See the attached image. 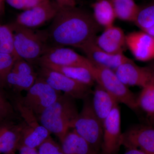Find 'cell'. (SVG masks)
Wrapping results in <instances>:
<instances>
[{"label": "cell", "mask_w": 154, "mask_h": 154, "mask_svg": "<svg viewBox=\"0 0 154 154\" xmlns=\"http://www.w3.org/2000/svg\"><path fill=\"white\" fill-rule=\"evenodd\" d=\"M48 36L57 46L80 48L96 38L100 26L93 14L74 7L60 8L53 19Z\"/></svg>", "instance_id": "6da1fadb"}, {"label": "cell", "mask_w": 154, "mask_h": 154, "mask_svg": "<svg viewBox=\"0 0 154 154\" xmlns=\"http://www.w3.org/2000/svg\"><path fill=\"white\" fill-rule=\"evenodd\" d=\"M75 99L68 94H61L52 105L38 116L39 123L62 141L72 128L79 113Z\"/></svg>", "instance_id": "7a4b0ae2"}, {"label": "cell", "mask_w": 154, "mask_h": 154, "mask_svg": "<svg viewBox=\"0 0 154 154\" xmlns=\"http://www.w3.org/2000/svg\"><path fill=\"white\" fill-rule=\"evenodd\" d=\"M14 37V48L17 58L32 63L38 61L47 48H45V36L32 29L11 24Z\"/></svg>", "instance_id": "3957f363"}, {"label": "cell", "mask_w": 154, "mask_h": 154, "mask_svg": "<svg viewBox=\"0 0 154 154\" xmlns=\"http://www.w3.org/2000/svg\"><path fill=\"white\" fill-rule=\"evenodd\" d=\"M13 99L12 104L25 123L19 147L24 146L38 149L50 136L51 133L38 122L33 111L23 103L21 95L16 94Z\"/></svg>", "instance_id": "277c9868"}, {"label": "cell", "mask_w": 154, "mask_h": 154, "mask_svg": "<svg viewBox=\"0 0 154 154\" xmlns=\"http://www.w3.org/2000/svg\"><path fill=\"white\" fill-rule=\"evenodd\" d=\"M82 108L73 123L72 128L99 152L102 146L103 124L94 113L90 96L83 99Z\"/></svg>", "instance_id": "5b68a950"}, {"label": "cell", "mask_w": 154, "mask_h": 154, "mask_svg": "<svg viewBox=\"0 0 154 154\" xmlns=\"http://www.w3.org/2000/svg\"><path fill=\"white\" fill-rule=\"evenodd\" d=\"M94 65L92 74L96 82L112 95L118 103L124 104L131 110H137V96L119 79L114 71Z\"/></svg>", "instance_id": "8992f818"}, {"label": "cell", "mask_w": 154, "mask_h": 154, "mask_svg": "<svg viewBox=\"0 0 154 154\" xmlns=\"http://www.w3.org/2000/svg\"><path fill=\"white\" fill-rule=\"evenodd\" d=\"M27 92L26 96H22V101L37 117L55 102L62 94L60 91L54 89L38 76L33 85Z\"/></svg>", "instance_id": "52a82bcc"}, {"label": "cell", "mask_w": 154, "mask_h": 154, "mask_svg": "<svg viewBox=\"0 0 154 154\" xmlns=\"http://www.w3.org/2000/svg\"><path fill=\"white\" fill-rule=\"evenodd\" d=\"M38 76L57 91L63 92L76 99L83 100L90 96L91 87L79 82L59 72L41 66Z\"/></svg>", "instance_id": "ba28073f"}, {"label": "cell", "mask_w": 154, "mask_h": 154, "mask_svg": "<svg viewBox=\"0 0 154 154\" xmlns=\"http://www.w3.org/2000/svg\"><path fill=\"white\" fill-rule=\"evenodd\" d=\"M38 62L40 66L82 67L88 69L91 73L94 66L86 57L80 55L73 50L60 46L47 48Z\"/></svg>", "instance_id": "9c48e42d"}, {"label": "cell", "mask_w": 154, "mask_h": 154, "mask_svg": "<svg viewBox=\"0 0 154 154\" xmlns=\"http://www.w3.org/2000/svg\"><path fill=\"white\" fill-rule=\"evenodd\" d=\"M121 113L116 105L103 123L102 154H115L122 146Z\"/></svg>", "instance_id": "30bf717a"}, {"label": "cell", "mask_w": 154, "mask_h": 154, "mask_svg": "<svg viewBox=\"0 0 154 154\" xmlns=\"http://www.w3.org/2000/svg\"><path fill=\"white\" fill-rule=\"evenodd\" d=\"M59 8L56 3L45 0L32 8L23 11L18 15L14 23L30 29L38 28L52 20Z\"/></svg>", "instance_id": "8fae6325"}, {"label": "cell", "mask_w": 154, "mask_h": 154, "mask_svg": "<svg viewBox=\"0 0 154 154\" xmlns=\"http://www.w3.org/2000/svg\"><path fill=\"white\" fill-rule=\"evenodd\" d=\"M122 146L128 149H138L148 154H154V126L130 128L122 133Z\"/></svg>", "instance_id": "7c38bea8"}, {"label": "cell", "mask_w": 154, "mask_h": 154, "mask_svg": "<svg viewBox=\"0 0 154 154\" xmlns=\"http://www.w3.org/2000/svg\"><path fill=\"white\" fill-rule=\"evenodd\" d=\"M96 38L88 42L80 48L85 54L86 57L94 64L114 70L122 64L131 60L123 53L111 54L103 50L96 44Z\"/></svg>", "instance_id": "4fadbf2b"}, {"label": "cell", "mask_w": 154, "mask_h": 154, "mask_svg": "<svg viewBox=\"0 0 154 154\" xmlns=\"http://www.w3.org/2000/svg\"><path fill=\"white\" fill-rule=\"evenodd\" d=\"M25 123L15 117L0 122V154H8L18 149Z\"/></svg>", "instance_id": "5bb4252c"}, {"label": "cell", "mask_w": 154, "mask_h": 154, "mask_svg": "<svg viewBox=\"0 0 154 154\" xmlns=\"http://www.w3.org/2000/svg\"><path fill=\"white\" fill-rule=\"evenodd\" d=\"M113 71L119 79L127 87L143 88L153 83L148 67L138 66L132 60L122 64Z\"/></svg>", "instance_id": "9a60e30c"}, {"label": "cell", "mask_w": 154, "mask_h": 154, "mask_svg": "<svg viewBox=\"0 0 154 154\" xmlns=\"http://www.w3.org/2000/svg\"><path fill=\"white\" fill-rule=\"evenodd\" d=\"M126 45L137 60H154V38L144 31H134L126 35Z\"/></svg>", "instance_id": "2e32d148"}, {"label": "cell", "mask_w": 154, "mask_h": 154, "mask_svg": "<svg viewBox=\"0 0 154 154\" xmlns=\"http://www.w3.org/2000/svg\"><path fill=\"white\" fill-rule=\"evenodd\" d=\"M95 41L100 48L111 54L123 53L126 46L124 31L114 25L105 28L102 34L96 37Z\"/></svg>", "instance_id": "e0dca14e"}, {"label": "cell", "mask_w": 154, "mask_h": 154, "mask_svg": "<svg viewBox=\"0 0 154 154\" xmlns=\"http://www.w3.org/2000/svg\"><path fill=\"white\" fill-rule=\"evenodd\" d=\"M92 106L94 113L103 124L118 102L112 95L98 84L92 92Z\"/></svg>", "instance_id": "ac0fdd59"}, {"label": "cell", "mask_w": 154, "mask_h": 154, "mask_svg": "<svg viewBox=\"0 0 154 154\" xmlns=\"http://www.w3.org/2000/svg\"><path fill=\"white\" fill-rule=\"evenodd\" d=\"M61 143L64 154H96L98 153L74 129L71 131H69Z\"/></svg>", "instance_id": "d6986e66"}, {"label": "cell", "mask_w": 154, "mask_h": 154, "mask_svg": "<svg viewBox=\"0 0 154 154\" xmlns=\"http://www.w3.org/2000/svg\"><path fill=\"white\" fill-rule=\"evenodd\" d=\"M41 66L59 72L66 76L85 85L92 86L96 81L91 72L88 69L82 67L61 66L46 65Z\"/></svg>", "instance_id": "ffe728a7"}, {"label": "cell", "mask_w": 154, "mask_h": 154, "mask_svg": "<svg viewBox=\"0 0 154 154\" xmlns=\"http://www.w3.org/2000/svg\"><path fill=\"white\" fill-rule=\"evenodd\" d=\"M92 6L93 17L98 25L105 28L113 25L116 17L109 0H97Z\"/></svg>", "instance_id": "44dd1931"}, {"label": "cell", "mask_w": 154, "mask_h": 154, "mask_svg": "<svg viewBox=\"0 0 154 154\" xmlns=\"http://www.w3.org/2000/svg\"><path fill=\"white\" fill-rule=\"evenodd\" d=\"M113 6L116 18L125 22H134L140 7L134 0H109Z\"/></svg>", "instance_id": "7402d4cb"}, {"label": "cell", "mask_w": 154, "mask_h": 154, "mask_svg": "<svg viewBox=\"0 0 154 154\" xmlns=\"http://www.w3.org/2000/svg\"><path fill=\"white\" fill-rule=\"evenodd\" d=\"M38 74L27 75L11 72L7 75L6 85L11 86L16 91H27L35 83Z\"/></svg>", "instance_id": "603a6c76"}, {"label": "cell", "mask_w": 154, "mask_h": 154, "mask_svg": "<svg viewBox=\"0 0 154 154\" xmlns=\"http://www.w3.org/2000/svg\"><path fill=\"white\" fill-rule=\"evenodd\" d=\"M138 107L142 109L149 117L154 113V84H149L142 88L137 97Z\"/></svg>", "instance_id": "cb8c5ba5"}, {"label": "cell", "mask_w": 154, "mask_h": 154, "mask_svg": "<svg viewBox=\"0 0 154 154\" xmlns=\"http://www.w3.org/2000/svg\"><path fill=\"white\" fill-rule=\"evenodd\" d=\"M134 23L142 30L154 25V0L143 7H140Z\"/></svg>", "instance_id": "d4e9b609"}, {"label": "cell", "mask_w": 154, "mask_h": 154, "mask_svg": "<svg viewBox=\"0 0 154 154\" xmlns=\"http://www.w3.org/2000/svg\"><path fill=\"white\" fill-rule=\"evenodd\" d=\"M0 52L17 57L14 51V33L10 25L0 24Z\"/></svg>", "instance_id": "484cf974"}, {"label": "cell", "mask_w": 154, "mask_h": 154, "mask_svg": "<svg viewBox=\"0 0 154 154\" xmlns=\"http://www.w3.org/2000/svg\"><path fill=\"white\" fill-rule=\"evenodd\" d=\"M17 59L12 54L0 52V87L6 86V78Z\"/></svg>", "instance_id": "4316f807"}, {"label": "cell", "mask_w": 154, "mask_h": 154, "mask_svg": "<svg viewBox=\"0 0 154 154\" xmlns=\"http://www.w3.org/2000/svg\"><path fill=\"white\" fill-rule=\"evenodd\" d=\"M15 109L12 103L0 91V122L15 117Z\"/></svg>", "instance_id": "83f0119b"}, {"label": "cell", "mask_w": 154, "mask_h": 154, "mask_svg": "<svg viewBox=\"0 0 154 154\" xmlns=\"http://www.w3.org/2000/svg\"><path fill=\"white\" fill-rule=\"evenodd\" d=\"M38 149L39 154H64L61 146L54 141L51 136Z\"/></svg>", "instance_id": "f1b7e54d"}, {"label": "cell", "mask_w": 154, "mask_h": 154, "mask_svg": "<svg viewBox=\"0 0 154 154\" xmlns=\"http://www.w3.org/2000/svg\"><path fill=\"white\" fill-rule=\"evenodd\" d=\"M45 0H5L12 8L22 11H27L37 6Z\"/></svg>", "instance_id": "f546056e"}, {"label": "cell", "mask_w": 154, "mask_h": 154, "mask_svg": "<svg viewBox=\"0 0 154 154\" xmlns=\"http://www.w3.org/2000/svg\"><path fill=\"white\" fill-rule=\"evenodd\" d=\"M12 71L21 74H36L32 64L23 59L18 58L15 61Z\"/></svg>", "instance_id": "4dcf8cb0"}, {"label": "cell", "mask_w": 154, "mask_h": 154, "mask_svg": "<svg viewBox=\"0 0 154 154\" xmlns=\"http://www.w3.org/2000/svg\"><path fill=\"white\" fill-rule=\"evenodd\" d=\"M56 4L59 8L75 6L76 0H55Z\"/></svg>", "instance_id": "1f68e13d"}, {"label": "cell", "mask_w": 154, "mask_h": 154, "mask_svg": "<svg viewBox=\"0 0 154 154\" xmlns=\"http://www.w3.org/2000/svg\"><path fill=\"white\" fill-rule=\"evenodd\" d=\"M17 150L19 151V154H39L37 149L30 148L24 146H20Z\"/></svg>", "instance_id": "d6a6232c"}, {"label": "cell", "mask_w": 154, "mask_h": 154, "mask_svg": "<svg viewBox=\"0 0 154 154\" xmlns=\"http://www.w3.org/2000/svg\"><path fill=\"white\" fill-rule=\"evenodd\" d=\"M124 154H148L144 152L137 149H128L127 151Z\"/></svg>", "instance_id": "836d02e7"}, {"label": "cell", "mask_w": 154, "mask_h": 154, "mask_svg": "<svg viewBox=\"0 0 154 154\" xmlns=\"http://www.w3.org/2000/svg\"><path fill=\"white\" fill-rule=\"evenodd\" d=\"M142 30L146 32V33H148L150 35L154 38V25L151 26V27H149V28H146L144 30Z\"/></svg>", "instance_id": "e575fe53"}, {"label": "cell", "mask_w": 154, "mask_h": 154, "mask_svg": "<svg viewBox=\"0 0 154 154\" xmlns=\"http://www.w3.org/2000/svg\"><path fill=\"white\" fill-rule=\"evenodd\" d=\"M151 63L148 66L150 70L151 73L152 79L153 83L154 84V60L151 61Z\"/></svg>", "instance_id": "d590c367"}, {"label": "cell", "mask_w": 154, "mask_h": 154, "mask_svg": "<svg viewBox=\"0 0 154 154\" xmlns=\"http://www.w3.org/2000/svg\"><path fill=\"white\" fill-rule=\"evenodd\" d=\"M5 0H0V15L5 13Z\"/></svg>", "instance_id": "8d00e7d4"}, {"label": "cell", "mask_w": 154, "mask_h": 154, "mask_svg": "<svg viewBox=\"0 0 154 154\" xmlns=\"http://www.w3.org/2000/svg\"><path fill=\"white\" fill-rule=\"evenodd\" d=\"M150 118L151 121L152 126H154V113L150 117Z\"/></svg>", "instance_id": "74e56055"}, {"label": "cell", "mask_w": 154, "mask_h": 154, "mask_svg": "<svg viewBox=\"0 0 154 154\" xmlns=\"http://www.w3.org/2000/svg\"><path fill=\"white\" fill-rule=\"evenodd\" d=\"M8 154H16L15 153V152H13L10 153Z\"/></svg>", "instance_id": "f35d334b"}, {"label": "cell", "mask_w": 154, "mask_h": 154, "mask_svg": "<svg viewBox=\"0 0 154 154\" xmlns=\"http://www.w3.org/2000/svg\"><path fill=\"white\" fill-rule=\"evenodd\" d=\"M96 154H102V153L98 152V153H97Z\"/></svg>", "instance_id": "ab89813d"}]
</instances>
